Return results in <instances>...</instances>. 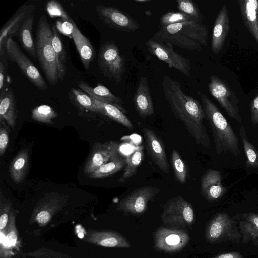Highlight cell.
I'll use <instances>...</instances> for the list:
<instances>
[{
	"label": "cell",
	"instance_id": "obj_13",
	"mask_svg": "<svg viewBox=\"0 0 258 258\" xmlns=\"http://www.w3.org/2000/svg\"><path fill=\"white\" fill-rule=\"evenodd\" d=\"M96 11L99 19L110 28L132 32L140 27L139 24L130 15L116 8L98 5Z\"/></svg>",
	"mask_w": 258,
	"mask_h": 258
},
{
	"label": "cell",
	"instance_id": "obj_27",
	"mask_svg": "<svg viewBox=\"0 0 258 258\" xmlns=\"http://www.w3.org/2000/svg\"><path fill=\"white\" fill-rule=\"evenodd\" d=\"M29 165L28 149L21 150L11 161L9 172L12 180L16 184L22 183L26 176Z\"/></svg>",
	"mask_w": 258,
	"mask_h": 258
},
{
	"label": "cell",
	"instance_id": "obj_8",
	"mask_svg": "<svg viewBox=\"0 0 258 258\" xmlns=\"http://www.w3.org/2000/svg\"><path fill=\"white\" fill-rule=\"evenodd\" d=\"M208 84L210 94L219 102L227 114L233 119L241 123L239 100L230 86L216 75L210 77Z\"/></svg>",
	"mask_w": 258,
	"mask_h": 258
},
{
	"label": "cell",
	"instance_id": "obj_37",
	"mask_svg": "<svg viewBox=\"0 0 258 258\" xmlns=\"http://www.w3.org/2000/svg\"><path fill=\"white\" fill-rule=\"evenodd\" d=\"M171 162L176 180L180 183L184 184L188 176V168L179 153L176 150H172Z\"/></svg>",
	"mask_w": 258,
	"mask_h": 258
},
{
	"label": "cell",
	"instance_id": "obj_21",
	"mask_svg": "<svg viewBox=\"0 0 258 258\" xmlns=\"http://www.w3.org/2000/svg\"><path fill=\"white\" fill-rule=\"evenodd\" d=\"M133 102L136 110L142 118L151 116L154 112L153 103L151 96L149 83L147 78H140Z\"/></svg>",
	"mask_w": 258,
	"mask_h": 258
},
{
	"label": "cell",
	"instance_id": "obj_41",
	"mask_svg": "<svg viewBox=\"0 0 258 258\" xmlns=\"http://www.w3.org/2000/svg\"><path fill=\"white\" fill-rule=\"evenodd\" d=\"M46 11L51 18L60 17L61 19L71 22L72 18L67 13L61 3L56 0H51L47 3Z\"/></svg>",
	"mask_w": 258,
	"mask_h": 258
},
{
	"label": "cell",
	"instance_id": "obj_24",
	"mask_svg": "<svg viewBox=\"0 0 258 258\" xmlns=\"http://www.w3.org/2000/svg\"><path fill=\"white\" fill-rule=\"evenodd\" d=\"M243 22L258 43V0L238 1Z\"/></svg>",
	"mask_w": 258,
	"mask_h": 258
},
{
	"label": "cell",
	"instance_id": "obj_4",
	"mask_svg": "<svg viewBox=\"0 0 258 258\" xmlns=\"http://www.w3.org/2000/svg\"><path fill=\"white\" fill-rule=\"evenodd\" d=\"M69 195L57 192L46 194L37 203L29 219L30 224L45 227L68 204Z\"/></svg>",
	"mask_w": 258,
	"mask_h": 258
},
{
	"label": "cell",
	"instance_id": "obj_2",
	"mask_svg": "<svg viewBox=\"0 0 258 258\" xmlns=\"http://www.w3.org/2000/svg\"><path fill=\"white\" fill-rule=\"evenodd\" d=\"M52 38V27L45 15L43 14L39 18L35 33L36 55L47 81L50 85L55 86L59 79Z\"/></svg>",
	"mask_w": 258,
	"mask_h": 258
},
{
	"label": "cell",
	"instance_id": "obj_29",
	"mask_svg": "<svg viewBox=\"0 0 258 258\" xmlns=\"http://www.w3.org/2000/svg\"><path fill=\"white\" fill-rule=\"evenodd\" d=\"M35 14L28 18L19 30L16 36L23 48L34 59H36L35 43L32 30Z\"/></svg>",
	"mask_w": 258,
	"mask_h": 258
},
{
	"label": "cell",
	"instance_id": "obj_3",
	"mask_svg": "<svg viewBox=\"0 0 258 258\" xmlns=\"http://www.w3.org/2000/svg\"><path fill=\"white\" fill-rule=\"evenodd\" d=\"M161 220L169 228H191L195 221L192 204L181 195L170 199L163 206Z\"/></svg>",
	"mask_w": 258,
	"mask_h": 258
},
{
	"label": "cell",
	"instance_id": "obj_44",
	"mask_svg": "<svg viewBox=\"0 0 258 258\" xmlns=\"http://www.w3.org/2000/svg\"><path fill=\"white\" fill-rule=\"evenodd\" d=\"M9 128L4 121L0 120V156L5 153L9 142Z\"/></svg>",
	"mask_w": 258,
	"mask_h": 258
},
{
	"label": "cell",
	"instance_id": "obj_23",
	"mask_svg": "<svg viewBox=\"0 0 258 258\" xmlns=\"http://www.w3.org/2000/svg\"><path fill=\"white\" fill-rule=\"evenodd\" d=\"M17 101L10 87L0 93V120L14 128L17 119Z\"/></svg>",
	"mask_w": 258,
	"mask_h": 258
},
{
	"label": "cell",
	"instance_id": "obj_26",
	"mask_svg": "<svg viewBox=\"0 0 258 258\" xmlns=\"http://www.w3.org/2000/svg\"><path fill=\"white\" fill-rule=\"evenodd\" d=\"M152 38L158 42L176 46L184 49L202 50L201 44L179 33L170 34L160 29L154 34Z\"/></svg>",
	"mask_w": 258,
	"mask_h": 258
},
{
	"label": "cell",
	"instance_id": "obj_14",
	"mask_svg": "<svg viewBox=\"0 0 258 258\" xmlns=\"http://www.w3.org/2000/svg\"><path fill=\"white\" fill-rule=\"evenodd\" d=\"M36 4H23L3 25L0 31V53L4 51V45L8 37L16 36L21 26L31 16L35 14Z\"/></svg>",
	"mask_w": 258,
	"mask_h": 258
},
{
	"label": "cell",
	"instance_id": "obj_39",
	"mask_svg": "<svg viewBox=\"0 0 258 258\" xmlns=\"http://www.w3.org/2000/svg\"><path fill=\"white\" fill-rule=\"evenodd\" d=\"M189 21H198L195 18L180 12L169 11L163 15L160 20L161 27L171 24Z\"/></svg>",
	"mask_w": 258,
	"mask_h": 258
},
{
	"label": "cell",
	"instance_id": "obj_43",
	"mask_svg": "<svg viewBox=\"0 0 258 258\" xmlns=\"http://www.w3.org/2000/svg\"><path fill=\"white\" fill-rule=\"evenodd\" d=\"M5 52L0 54V93L10 88L11 79L8 72V63Z\"/></svg>",
	"mask_w": 258,
	"mask_h": 258
},
{
	"label": "cell",
	"instance_id": "obj_6",
	"mask_svg": "<svg viewBox=\"0 0 258 258\" xmlns=\"http://www.w3.org/2000/svg\"><path fill=\"white\" fill-rule=\"evenodd\" d=\"M98 65L103 75L116 82L121 81L125 71V59L113 41L104 43L98 54Z\"/></svg>",
	"mask_w": 258,
	"mask_h": 258
},
{
	"label": "cell",
	"instance_id": "obj_25",
	"mask_svg": "<svg viewBox=\"0 0 258 258\" xmlns=\"http://www.w3.org/2000/svg\"><path fill=\"white\" fill-rule=\"evenodd\" d=\"M74 30L72 38L85 69H88L95 56V51L89 40L79 30L73 22Z\"/></svg>",
	"mask_w": 258,
	"mask_h": 258
},
{
	"label": "cell",
	"instance_id": "obj_31",
	"mask_svg": "<svg viewBox=\"0 0 258 258\" xmlns=\"http://www.w3.org/2000/svg\"><path fill=\"white\" fill-rule=\"evenodd\" d=\"M242 241L258 240V214L247 213L242 215L239 224Z\"/></svg>",
	"mask_w": 258,
	"mask_h": 258
},
{
	"label": "cell",
	"instance_id": "obj_38",
	"mask_svg": "<svg viewBox=\"0 0 258 258\" xmlns=\"http://www.w3.org/2000/svg\"><path fill=\"white\" fill-rule=\"evenodd\" d=\"M16 258H73L61 252L41 247L32 251L21 253Z\"/></svg>",
	"mask_w": 258,
	"mask_h": 258
},
{
	"label": "cell",
	"instance_id": "obj_10",
	"mask_svg": "<svg viewBox=\"0 0 258 258\" xmlns=\"http://www.w3.org/2000/svg\"><path fill=\"white\" fill-rule=\"evenodd\" d=\"M149 52L165 62L169 68H174L186 76L190 75L189 59L174 51L172 45L155 40L153 38L145 42Z\"/></svg>",
	"mask_w": 258,
	"mask_h": 258
},
{
	"label": "cell",
	"instance_id": "obj_46",
	"mask_svg": "<svg viewBox=\"0 0 258 258\" xmlns=\"http://www.w3.org/2000/svg\"><path fill=\"white\" fill-rule=\"evenodd\" d=\"M250 121L252 125L258 124V94L252 100L249 105Z\"/></svg>",
	"mask_w": 258,
	"mask_h": 258
},
{
	"label": "cell",
	"instance_id": "obj_40",
	"mask_svg": "<svg viewBox=\"0 0 258 258\" xmlns=\"http://www.w3.org/2000/svg\"><path fill=\"white\" fill-rule=\"evenodd\" d=\"M177 9L179 12L184 13L201 22L203 17L196 4L192 0H177Z\"/></svg>",
	"mask_w": 258,
	"mask_h": 258
},
{
	"label": "cell",
	"instance_id": "obj_45",
	"mask_svg": "<svg viewBox=\"0 0 258 258\" xmlns=\"http://www.w3.org/2000/svg\"><path fill=\"white\" fill-rule=\"evenodd\" d=\"M73 20L71 22L63 20H59L56 22L57 29L66 36L72 38V33L74 30Z\"/></svg>",
	"mask_w": 258,
	"mask_h": 258
},
{
	"label": "cell",
	"instance_id": "obj_22",
	"mask_svg": "<svg viewBox=\"0 0 258 258\" xmlns=\"http://www.w3.org/2000/svg\"><path fill=\"white\" fill-rule=\"evenodd\" d=\"M222 181V176L218 171L213 169L207 171L201 181L203 196L209 201L220 199L226 192Z\"/></svg>",
	"mask_w": 258,
	"mask_h": 258
},
{
	"label": "cell",
	"instance_id": "obj_34",
	"mask_svg": "<svg viewBox=\"0 0 258 258\" xmlns=\"http://www.w3.org/2000/svg\"><path fill=\"white\" fill-rule=\"evenodd\" d=\"M68 95L71 102L78 109L98 112L93 99L87 93L80 89L72 87Z\"/></svg>",
	"mask_w": 258,
	"mask_h": 258
},
{
	"label": "cell",
	"instance_id": "obj_33",
	"mask_svg": "<svg viewBox=\"0 0 258 258\" xmlns=\"http://www.w3.org/2000/svg\"><path fill=\"white\" fill-rule=\"evenodd\" d=\"M144 157V148L139 146L126 158V166L124 173L118 180L120 183H124L137 173L139 166L142 162Z\"/></svg>",
	"mask_w": 258,
	"mask_h": 258
},
{
	"label": "cell",
	"instance_id": "obj_19",
	"mask_svg": "<svg viewBox=\"0 0 258 258\" xmlns=\"http://www.w3.org/2000/svg\"><path fill=\"white\" fill-rule=\"evenodd\" d=\"M230 29L228 11L226 5L220 9L213 26L211 40L213 53L218 54L222 50Z\"/></svg>",
	"mask_w": 258,
	"mask_h": 258
},
{
	"label": "cell",
	"instance_id": "obj_16",
	"mask_svg": "<svg viewBox=\"0 0 258 258\" xmlns=\"http://www.w3.org/2000/svg\"><path fill=\"white\" fill-rule=\"evenodd\" d=\"M160 30L170 34L179 33L197 41L201 45H208V29L200 22L189 21L171 24L161 27Z\"/></svg>",
	"mask_w": 258,
	"mask_h": 258
},
{
	"label": "cell",
	"instance_id": "obj_28",
	"mask_svg": "<svg viewBox=\"0 0 258 258\" xmlns=\"http://www.w3.org/2000/svg\"><path fill=\"white\" fill-rule=\"evenodd\" d=\"M52 45L57 59L58 77L61 82L64 80L67 71V53L62 40L59 36L56 25H52Z\"/></svg>",
	"mask_w": 258,
	"mask_h": 258
},
{
	"label": "cell",
	"instance_id": "obj_12",
	"mask_svg": "<svg viewBox=\"0 0 258 258\" xmlns=\"http://www.w3.org/2000/svg\"><path fill=\"white\" fill-rule=\"evenodd\" d=\"M120 146L119 142L114 141L95 143L84 167L85 175L88 176L103 164L119 155Z\"/></svg>",
	"mask_w": 258,
	"mask_h": 258
},
{
	"label": "cell",
	"instance_id": "obj_32",
	"mask_svg": "<svg viewBox=\"0 0 258 258\" xmlns=\"http://www.w3.org/2000/svg\"><path fill=\"white\" fill-rule=\"evenodd\" d=\"M126 165V158L120 154L109 162L103 164L87 177L91 179H100L108 177L122 170Z\"/></svg>",
	"mask_w": 258,
	"mask_h": 258
},
{
	"label": "cell",
	"instance_id": "obj_1",
	"mask_svg": "<svg viewBox=\"0 0 258 258\" xmlns=\"http://www.w3.org/2000/svg\"><path fill=\"white\" fill-rule=\"evenodd\" d=\"M201 97L205 119L211 130L216 154L230 152L235 156L240 154L238 138L224 115L204 94L198 91Z\"/></svg>",
	"mask_w": 258,
	"mask_h": 258
},
{
	"label": "cell",
	"instance_id": "obj_48",
	"mask_svg": "<svg viewBox=\"0 0 258 258\" xmlns=\"http://www.w3.org/2000/svg\"><path fill=\"white\" fill-rule=\"evenodd\" d=\"M150 1V0H135V2L139 3H147Z\"/></svg>",
	"mask_w": 258,
	"mask_h": 258
},
{
	"label": "cell",
	"instance_id": "obj_35",
	"mask_svg": "<svg viewBox=\"0 0 258 258\" xmlns=\"http://www.w3.org/2000/svg\"><path fill=\"white\" fill-rule=\"evenodd\" d=\"M239 136L242 142L246 157V164L247 166L254 168H258V150L248 140L246 130L243 125L240 126Z\"/></svg>",
	"mask_w": 258,
	"mask_h": 258
},
{
	"label": "cell",
	"instance_id": "obj_7",
	"mask_svg": "<svg viewBox=\"0 0 258 258\" xmlns=\"http://www.w3.org/2000/svg\"><path fill=\"white\" fill-rule=\"evenodd\" d=\"M205 237L211 243L227 241L237 243L242 235L235 221L226 213H220L209 223L206 229Z\"/></svg>",
	"mask_w": 258,
	"mask_h": 258
},
{
	"label": "cell",
	"instance_id": "obj_11",
	"mask_svg": "<svg viewBox=\"0 0 258 258\" xmlns=\"http://www.w3.org/2000/svg\"><path fill=\"white\" fill-rule=\"evenodd\" d=\"M189 240L184 229L161 227L154 234V247L159 251L176 253L182 250Z\"/></svg>",
	"mask_w": 258,
	"mask_h": 258
},
{
	"label": "cell",
	"instance_id": "obj_9",
	"mask_svg": "<svg viewBox=\"0 0 258 258\" xmlns=\"http://www.w3.org/2000/svg\"><path fill=\"white\" fill-rule=\"evenodd\" d=\"M160 192V189L154 186L138 188L122 198L116 207L117 211L134 215L145 213L148 203Z\"/></svg>",
	"mask_w": 258,
	"mask_h": 258
},
{
	"label": "cell",
	"instance_id": "obj_42",
	"mask_svg": "<svg viewBox=\"0 0 258 258\" xmlns=\"http://www.w3.org/2000/svg\"><path fill=\"white\" fill-rule=\"evenodd\" d=\"M12 203L10 199L1 194L0 198V232L3 231L7 226Z\"/></svg>",
	"mask_w": 258,
	"mask_h": 258
},
{
	"label": "cell",
	"instance_id": "obj_36",
	"mask_svg": "<svg viewBox=\"0 0 258 258\" xmlns=\"http://www.w3.org/2000/svg\"><path fill=\"white\" fill-rule=\"evenodd\" d=\"M57 117V113L51 106L43 104L33 108L31 111L33 120L46 124H52L53 120Z\"/></svg>",
	"mask_w": 258,
	"mask_h": 258
},
{
	"label": "cell",
	"instance_id": "obj_47",
	"mask_svg": "<svg viewBox=\"0 0 258 258\" xmlns=\"http://www.w3.org/2000/svg\"><path fill=\"white\" fill-rule=\"evenodd\" d=\"M213 258H245L240 253L237 252H230L217 255Z\"/></svg>",
	"mask_w": 258,
	"mask_h": 258
},
{
	"label": "cell",
	"instance_id": "obj_20",
	"mask_svg": "<svg viewBox=\"0 0 258 258\" xmlns=\"http://www.w3.org/2000/svg\"><path fill=\"white\" fill-rule=\"evenodd\" d=\"M78 85L80 89L91 97L97 101L112 105L123 113H127L125 108L123 100L119 97L113 94L110 90L101 83H98L95 87H92L87 83L80 81Z\"/></svg>",
	"mask_w": 258,
	"mask_h": 258
},
{
	"label": "cell",
	"instance_id": "obj_18",
	"mask_svg": "<svg viewBox=\"0 0 258 258\" xmlns=\"http://www.w3.org/2000/svg\"><path fill=\"white\" fill-rule=\"evenodd\" d=\"M1 233L0 258H13L20 247L16 225V213L12 209L6 229Z\"/></svg>",
	"mask_w": 258,
	"mask_h": 258
},
{
	"label": "cell",
	"instance_id": "obj_30",
	"mask_svg": "<svg viewBox=\"0 0 258 258\" xmlns=\"http://www.w3.org/2000/svg\"><path fill=\"white\" fill-rule=\"evenodd\" d=\"M93 101L97 109L98 113L109 117L130 130L134 129L133 125L128 118L118 108L112 105L103 103L94 99Z\"/></svg>",
	"mask_w": 258,
	"mask_h": 258
},
{
	"label": "cell",
	"instance_id": "obj_5",
	"mask_svg": "<svg viewBox=\"0 0 258 258\" xmlns=\"http://www.w3.org/2000/svg\"><path fill=\"white\" fill-rule=\"evenodd\" d=\"M4 46L8 58L17 65L23 75L32 85L41 90L48 88L37 68L24 53L12 37L7 38Z\"/></svg>",
	"mask_w": 258,
	"mask_h": 258
},
{
	"label": "cell",
	"instance_id": "obj_15",
	"mask_svg": "<svg viewBox=\"0 0 258 258\" xmlns=\"http://www.w3.org/2000/svg\"><path fill=\"white\" fill-rule=\"evenodd\" d=\"M83 240L91 244L104 247L127 248L131 247L130 243L125 237L111 230L88 229Z\"/></svg>",
	"mask_w": 258,
	"mask_h": 258
},
{
	"label": "cell",
	"instance_id": "obj_17",
	"mask_svg": "<svg viewBox=\"0 0 258 258\" xmlns=\"http://www.w3.org/2000/svg\"><path fill=\"white\" fill-rule=\"evenodd\" d=\"M143 131L148 155L163 172L168 173L169 172V164L162 141L151 129L144 127Z\"/></svg>",
	"mask_w": 258,
	"mask_h": 258
}]
</instances>
